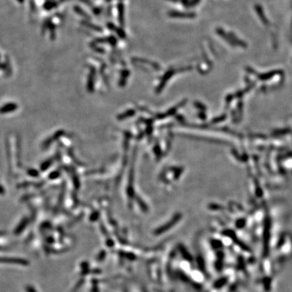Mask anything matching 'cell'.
I'll return each instance as SVG.
<instances>
[{"mask_svg": "<svg viewBox=\"0 0 292 292\" xmlns=\"http://www.w3.org/2000/svg\"><path fill=\"white\" fill-rule=\"evenodd\" d=\"M1 262L6 263H13V264H18L21 265H27L28 262L24 259L18 258H2Z\"/></svg>", "mask_w": 292, "mask_h": 292, "instance_id": "obj_1", "label": "cell"}, {"mask_svg": "<svg viewBox=\"0 0 292 292\" xmlns=\"http://www.w3.org/2000/svg\"><path fill=\"white\" fill-rule=\"evenodd\" d=\"M169 14L173 17H182V18H193V17H194V14H184V13L177 12H170Z\"/></svg>", "mask_w": 292, "mask_h": 292, "instance_id": "obj_2", "label": "cell"}, {"mask_svg": "<svg viewBox=\"0 0 292 292\" xmlns=\"http://www.w3.org/2000/svg\"><path fill=\"white\" fill-rule=\"evenodd\" d=\"M171 1H176L177 0H171Z\"/></svg>", "mask_w": 292, "mask_h": 292, "instance_id": "obj_3", "label": "cell"}]
</instances>
